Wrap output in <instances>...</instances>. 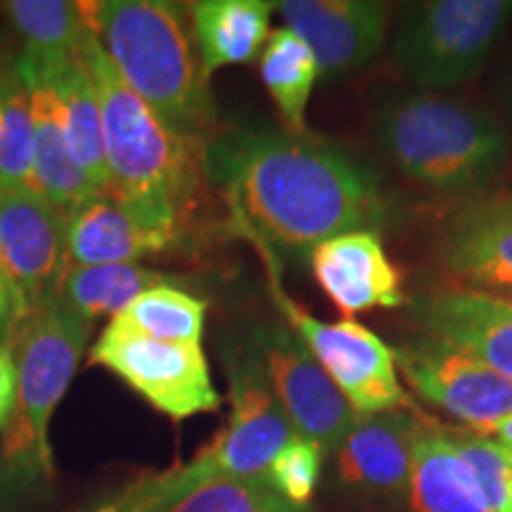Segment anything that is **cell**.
Returning <instances> with one entry per match:
<instances>
[{
  "instance_id": "1",
  "label": "cell",
  "mask_w": 512,
  "mask_h": 512,
  "mask_svg": "<svg viewBox=\"0 0 512 512\" xmlns=\"http://www.w3.org/2000/svg\"><path fill=\"white\" fill-rule=\"evenodd\" d=\"M202 171L226 197L235 230L283 266L320 242L375 230L387 204L373 169L337 147L266 128L207 140Z\"/></svg>"
},
{
  "instance_id": "2",
  "label": "cell",
  "mask_w": 512,
  "mask_h": 512,
  "mask_svg": "<svg viewBox=\"0 0 512 512\" xmlns=\"http://www.w3.org/2000/svg\"><path fill=\"white\" fill-rule=\"evenodd\" d=\"M74 55L98 93L110 192L152 221L183 233L200 185L204 145L166 126L119 79L93 29L86 31Z\"/></svg>"
},
{
  "instance_id": "3",
  "label": "cell",
  "mask_w": 512,
  "mask_h": 512,
  "mask_svg": "<svg viewBox=\"0 0 512 512\" xmlns=\"http://www.w3.org/2000/svg\"><path fill=\"white\" fill-rule=\"evenodd\" d=\"M119 79L183 138L207 145L216 107L204 81L185 10L166 0L79 3Z\"/></svg>"
},
{
  "instance_id": "4",
  "label": "cell",
  "mask_w": 512,
  "mask_h": 512,
  "mask_svg": "<svg viewBox=\"0 0 512 512\" xmlns=\"http://www.w3.org/2000/svg\"><path fill=\"white\" fill-rule=\"evenodd\" d=\"M91 330L53 297L8 339L17 361V401L0 441V503L36 498L53 486L50 418L74 380Z\"/></svg>"
},
{
  "instance_id": "5",
  "label": "cell",
  "mask_w": 512,
  "mask_h": 512,
  "mask_svg": "<svg viewBox=\"0 0 512 512\" xmlns=\"http://www.w3.org/2000/svg\"><path fill=\"white\" fill-rule=\"evenodd\" d=\"M373 128L403 174L441 195L484 192L510 157V138L494 114L432 93L392 100Z\"/></svg>"
},
{
  "instance_id": "6",
  "label": "cell",
  "mask_w": 512,
  "mask_h": 512,
  "mask_svg": "<svg viewBox=\"0 0 512 512\" xmlns=\"http://www.w3.org/2000/svg\"><path fill=\"white\" fill-rule=\"evenodd\" d=\"M228 375L226 427L185 465L152 472V494L159 512L214 479L266 477L273 458L294 437L290 420L275 401L252 349L245 347L230 356Z\"/></svg>"
},
{
  "instance_id": "7",
  "label": "cell",
  "mask_w": 512,
  "mask_h": 512,
  "mask_svg": "<svg viewBox=\"0 0 512 512\" xmlns=\"http://www.w3.org/2000/svg\"><path fill=\"white\" fill-rule=\"evenodd\" d=\"M510 19V0L415 3L396 29L392 60L422 91L463 86L484 67Z\"/></svg>"
},
{
  "instance_id": "8",
  "label": "cell",
  "mask_w": 512,
  "mask_h": 512,
  "mask_svg": "<svg viewBox=\"0 0 512 512\" xmlns=\"http://www.w3.org/2000/svg\"><path fill=\"white\" fill-rule=\"evenodd\" d=\"M264 261L271 275L273 299L283 311L287 325L302 337L313 358L337 384L356 415H377L411 406L399 382L392 347H387L375 332L354 320L323 323L313 318L280 287L278 261L271 256H264Z\"/></svg>"
},
{
  "instance_id": "9",
  "label": "cell",
  "mask_w": 512,
  "mask_h": 512,
  "mask_svg": "<svg viewBox=\"0 0 512 512\" xmlns=\"http://www.w3.org/2000/svg\"><path fill=\"white\" fill-rule=\"evenodd\" d=\"M88 363L110 370L176 422L219 411L223 403L202 344L162 342L110 320L88 351Z\"/></svg>"
},
{
  "instance_id": "10",
  "label": "cell",
  "mask_w": 512,
  "mask_h": 512,
  "mask_svg": "<svg viewBox=\"0 0 512 512\" xmlns=\"http://www.w3.org/2000/svg\"><path fill=\"white\" fill-rule=\"evenodd\" d=\"M247 347L264 370L294 434L318 444L325 453L335 451L358 415L302 337L290 325L266 323L252 332Z\"/></svg>"
},
{
  "instance_id": "11",
  "label": "cell",
  "mask_w": 512,
  "mask_h": 512,
  "mask_svg": "<svg viewBox=\"0 0 512 512\" xmlns=\"http://www.w3.org/2000/svg\"><path fill=\"white\" fill-rule=\"evenodd\" d=\"M0 252L10 283L5 339L55 297L67 252V216L36 190H0Z\"/></svg>"
},
{
  "instance_id": "12",
  "label": "cell",
  "mask_w": 512,
  "mask_h": 512,
  "mask_svg": "<svg viewBox=\"0 0 512 512\" xmlns=\"http://www.w3.org/2000/svg\"><path fill=\"white\" fill-rule=\"evenodd\" d=\"M394 356L422 399L475 432L494 434L498 422L512 415V380L446 339L425 335L394 349Z\"/></svg>"
},
{
  "instance_id": "13",
  "label": "cell",
  "mask_w": 512,
  "mask_h": 512,
  "mask_svg": "<svg viewBox=\"0 0 512 512\" xmlns=\"http://www.w3.org/2000/svg\"><path fill=\"white\" fill-rule=\"evenodd\" d=\"M275 12L316 57L320 74H349L382 53L389 8L377 0H280Z\"/></svg>"
},
{
  "instance_id": "14",
  "label": "cell",
  "mask_w": 512,
  "mask_h": 512,
  "mask_svg": "<svg viewBox=\"0 0 512 512\" xmlns=\"http://www.w3.org/2000/svg\"><path fill=\"white\" fill-rule=\"evenodd\" d=\"M441 261L460 287L512 299V195L489 192L448 216Z\"/></svg>"
},
{
  "instance_id": "15",
  "label": "cell",
  "mask_w": 512,
  "mask_h": 512,
  "mask_svg": "<svg viewBox=\"0 0 512 512\" xmlns=\"http://www.w3.org/2000/svg\"><path fill=\"white\" fill-rule=\"evenodd\" d=\"M313 278L344 316L399 309L408 302L401 273L373 230H351L320 242L309 256Z\"/></svg>"
},
{
  "instance_id": "16",
  "label": "cell",
  "mask_w": 512,
  "mask_h": 512,
  "mask_svg": "<svg viewBox=\"0 0 512 512\" xmlns=\"http://www.w3.org/2000/svg\"><path fill=\"white\" fill-rule=\"evenodd\" d=\"M181 235L121 202L112 192L93 195L67 216L64 268L138 264L145 256L174 247Z\"/></svg>"
},
{
  "instance_id": "17",
  "label": "cell",
  "mask_w": 512,
  "mask_h": 512,
  "mask_svg": "<svg viewBox=\"0 0 512 512\" xmlns=\"http://www.w3.org/2000/svg\"><path fill=\"white\" fill-rule=\"evenodd\" d=\"M17 67L27 83L34 117V190L57 211L69 216L98 192L69 152L60 98L46 57L24 48L17 55Z\"/></svg>"
},
{
  "instance_id": "18",
  "label": "cell",
  "mask_w": 512,
  "mask_h": 512,
  "mask_svg": "<svg viewBox=\"0 0 512 512\" xmlns=\"http://www.w3.org/2000/svg\"><path fill=\"white\" fill-rule=\"evenodd\" d=\"M425 335L446 339L512 380V299L444 287L420 304Z\"/></svg>"
},
{
  "instance_id": "19",
  "label": "cell",
  "mask_w": 512,
  "mask_h": 512,
  "mask_svg": "<svg viewBox=\"0 0 512 512\" xmlns=\"http://www.w3.org/2000/svg\"><path fill=\"white\" fill-rule=\"evenodd\" d=\"M422 430L425 427L403 411L358 415L335 448L339 479L366 494L403 491Z\"/></svg>"
},
{
  "instance_id": "20",
  "label": "cell",
  "mask_w": 512,
  "mask_h": 512,
  "mask_svg": "<svg viewBox=\"0 0 512 512\" xmlns=\"http://www.w3.org/2000/svg\"><path fill=\"white\" fill-rule=\"evenodd\" d=\"M275 3L268 0H200L190 5L192 41L204 81L223 67L261 55L271 36Z\"/></svg>"
},
{
  "instance_id": "21",
  "label": "cell",
  "mask_w": 512,
  "mask_h": 512,
  "mask_svg": "<svg viewBox=\"0 0 512 512\" xmlns=\"http://www.w3.org/2000/svg\"><path fill=\"white\" fill-rule=\"evenodd\" d=\"M38 55L46 57L50 76H53L69 152H72L79 169L88 176L93 190L98 195H107L110 192V174H107L105 140H102L100 102L91 76L76 55Z\"/></svg>"
},
{
  "instance_id": "22",
  "label": "cell",
  "mask_w": 512,
  "mask_h": 512,
  "mask_svg": "<svg viewBox=\"0 0 512 512\" xmlns=\"http://www.w3.org/2000/svg\"><path fill=\"white\" fill-rule=\"evenodd\" d=\"M406 494L411 512H489L475 475L441 432H420Z\"/></svg>"
},
{
  "instance_id": "23",
  "label": "cell",
  "mask_w": 512,
  "mask_h": 512,
  "mask_svg": "<svg viewBox=\"0 0 512 512\" xmlns=\"http://www.w3.org/2000/svg\"><path fill=\"white\" fill-rule=\"evenodd\" d=\"M164 283H171V278L138 264L76 266L64 268L55 297L93 325L98 318L119 316L140 294Z\"/></svg>"
},
{
  "instance_id": "24",
  "label": "cell",
  "mask_w": 512,
  "mask_h": 512,
  "mask_svg": "<svg viewBox=\"0 0 512 512\" xmlns=\"http://www.w3.org/2000/svg\"><path fill=\"white\" fill-rule=\"evenodd\" d=\"M259 74L278 107L285 131L306 136V107L320 74L311 48L287 27L275 29L261 50Z\"/></svg>"
},
{
  "instance_id": "25",
  "label": "cell",
  "mask_w": 512,
  "mask_h": 512,
  "mask_svg": "<svg viewBox=\"0 0 512 512\" xmlns=\"http://www.w3.org/2000/svg\"><path fill=\"white\" fill-rule=\"evenodd\" d=\"M207 309V299L185 292L174 283H164L140 294L112 320L162 342L200 344Z\"/></svg>"
},
{
  "instance_id": "26",
  "label": "cell",
  "mask_w": 512,
  "mask_h": 512,
  "mask_svg": "<svg viewBox=\"0 0 512 512\" xmlns=\"http://www.w3.org/2000/svg\"><path fill=\"white\" fill-rule=\"evenodd\" d=\"M0 190H34V117L17 60L0 67Z\"/></svg>"
},
{
  "instance_id": "27",
  "label": "cell",
  "mask_w": 512,
  "mask_h": 512,
  "mask_svg": "<svg viewBox=\"0 0 512 512\" xmlns=\"http://www.w3.org/2000/svg\"><path fill=\"white\" fill-rule=\"evenodd\" d=\"M17 34L29 50L46 55H74L81 38L91 29L79 3L69 0H12L5 5Z\"/></svg>"
},
{
  "instance_id": "28",
  "label": "cell",
  "mask_w": 512,
  "mask_h": 512,
  "mask_svg": "<svg viewBox=\"0 0 512 512\" xmlns=\"http://www.w3.org/2000/svg\"><path fill=\"white\" fill-rule=\"evenodd\" d=\"M162 512H309L287 503L266 477L214 479L192 489Z\"/></svg>"
},
{
  "instance_id": "29",
  "label": "cell",
  "mask_w": 512,
  "mask_h": 512,
  "mask_svg": "<svg viewBox=\"0 0 512 512\" xmlns=\"http://www.w3.org/2000/svg\"><path fill=\"white\" fill-rule=\"evenodd\" d=\"M325 451L309 439L294 437L280 448L266 472V482L285 498L287 503L309 508L316 494L320 472H323Z\"/></svg>"
},
{
  "instance_id": "30",
  "label": "cell",
  "mask_w": 512,
  "mask_h": 512,
  "mask_svg": "<svg viewBox=\"0 0 512 512\" xmlns=\"http://www.w3.org/2000/svg\"><path fill=\"white\" fill-rule=\"evenodd\" d=\"M453 446L475 475L489 512H512V453L489 437H451Z\"/></svg>"
},
{
  "instance_id": "31",
  "label": "cell",
  "mask_w": 512,
  "mask_h": 512,
  "mask_svg": "<svg viewBox=\"0 0 512 512\" xmlns=\"http://www.w3.org/2000/svg\"><path fill=\"white\" fill-rule=\"evenodd\" d=\"M81 512H159L155 496H152V472H145L143 477L133 479L124 489L114 491L107 501Z\"/></svg>"
},
{
  "instance_id": "32",
  "label": "cell",
  "mask_w": 512,
  "mask_h": 512,
  "mask_svg": "<svg viewBox=\"0 0 512 512\" xmlns=\"http://www.w3.org/2000/svg\"><path fill=\"white\" fill-rule=\"evenodd\" d=\"M17 401V361L10 342H0V432L8 427Z\"/></svg>"
},
{
  "instance_id": "33",
  "label": "cell",
  "mask_w": 512,
  "mask_h": 512,
  "mask_svg": "<svg viewBox=\"0 0 512 512\" xmlns=\"http://www.w3.org/2000/svg\"><path fill=\"white\" fill-rule=\"evenodd\" d=\"M494 437L498 444L505 448V451L512 453V415H508V418H503L501 422H498L496 430H494Z\"/></svg>"
},
{
  "instance_id": "34",
  "label": "cell",
  "mask_w": 512,
  "mask_h": 512,
  "mask_svg": "<svg viewBox=\"0 0 512 512\" xmlns=\"http://www.w3.org/2000/svg\"><path fill=\"white\" fill-rule=\"evenodd\" d=\"M8 323H10V297L0 294V328L8 330Z\"/></svg>"
},
{
  "instance_id": "35",
  "label": "cell",
  "mask_w": 512,
  "mask_h": 512,
  "mask_svg": "<svg viewBox=\"0 0 512 512\" xmlns=\"http://www.w3.org/2000/svg\"><path fill=\"white\" fill-rule=\"evenodd\" d=\"M0 294L10 297V283H8V271H5V261H3V252H0ZM12 304V302H10Z\"/></svg>"
},
{
  "instance_id": "36",
  "label": "cell",
  "mask_w": 512,
  "mask_h": 512,
  "mask_svg": "<svg viewBox=\"0 0 512 512\" xmlns=\"http://www.w3.org/2000/svg\"><path fill=\"white\" fill-rule=\"evenodd\" d=\"M510 107H512V83H510Z\"/></svg>"
},
{
  "instance_id": "37",
  "label": "cell",
  "mask_w": 512,
  "mask_h": 512,
  "mask_svg": "<svg viewBox=\"0 0 512 512\" xmlns=\"http://www.w3.org/2000/svg\"><path fill=\"white\" fill-rule=\"evenodd\" d=\"M510 503H512V486H510Z\"/></svg>"
}]
</instances>
